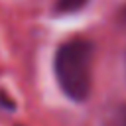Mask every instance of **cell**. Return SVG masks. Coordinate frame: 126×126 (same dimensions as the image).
<instances>
[{
	"label": "cell",
	"mask_w": 126,
	"mask_h": 126,
	"mask_svg": "<svg viewBox=\"0 0 126 126\" xmlns=\"http://www.w3.org/2000/svg\"><path fill=\"white\" fill-rule=\"evenodd\" d=\"M94 43L75 35L59 43L53 57V73L61 93L73 102H85L93 91Z\"/></svg>",
	"instance_id": "1"
},
{
	"label": "cell",
	"mask_w": 126,
	"mask_h": 126,
	"mask_svg": "<svg viewBox=\"0 0 126 126\" xmlns=\"http://www.w3.org/2000/svg\"><path fill=\"white\" fill-rule=\"evenodd\" d=\"M118 116H120V126H126V104L120 108V114Z\"/></svg>",
	"instance_id": "3"
},
{
	"label": "cell",
	"mask_w": 126,
	"mask_h": 126,
	"mask_svg": "<svg viewBox=\"0 0 126 126\" xmlns=\"http://www.w3.org/2000/svg\"><path fill=\"white\" fill-rule=\"evenodd\" d=\"M87 2L89 0H57L55 2V12L57 14H65V16L67 14H75L81 8H85Z\"/></svg>",
	"instance_id": "2"
}]
</instances>
